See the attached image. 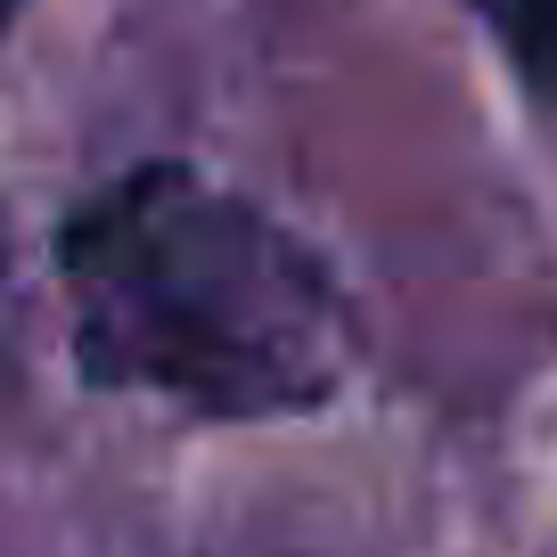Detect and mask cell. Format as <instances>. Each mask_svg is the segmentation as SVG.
<instances>
[{"mask_svg": "<svg viewBox=\"0 0 557 557\" xmlns=\"http://www.w3.org/2000/svg\"><path fill=\"white\" fill-rule=\"evenodd\" d=\"M66 352L90 394L189 418H304L352 369L336 271L271 206L181 157L123 164L58 222Z\"/></svg>", "mask_w": 557, "mask_h": 557, "instance_id": "6da1fadb", "label": "cell"}, {"mask_svg": "<svg viewBox=\"0 0 557 557\" xmlns=\"http://www.w3.org/2000/svg\"><path fill=\"white\" fill-rule=\"evenodd\" d=\"M484 34L500 41V58L517 66V83L541 107H557V0H468Z\"/></svg>", "mask_w": 557, "mask_h": 557, "instance_id": "7a4b0ae2", "label": "cell"}, {"mask_svg": "<svg viewBox=\"0 0 557 557\" xmlns=\"http://www.w3.org/2000/svg\"><path fill=\"white\" fill-rule=\"evenodd\" d=\"M17 9H25V0H0V41H9V25H17Z\"/></svg>", "mask_w": 557, "mask_h": 557, "instance_id": "3957f363", "label": "cell"}]
</instances>
